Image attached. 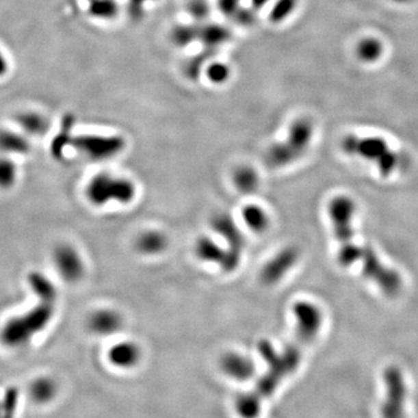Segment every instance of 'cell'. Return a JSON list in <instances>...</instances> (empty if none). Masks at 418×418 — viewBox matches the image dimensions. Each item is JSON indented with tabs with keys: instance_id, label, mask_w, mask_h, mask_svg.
Here are the masks:
<instances>
[{
	"instance_id": "2",
	"label": "cell",
	"mask_w": 418,
	"mask_h": 418,
	"mask_svg": "<svg viewBox=\"0 0 418 418\" xmlns=\"http://www.w3.org/2000/svg\"><path fill=\"white\" fill-rule=\"evenodd\" d=\"M304 348L306 346L296 338L283 349H278L269 339L258 341V353L264 361L266 371L254 384L251 391L253 394H256L263 402L265 399L272 396L283 381L299 369Z\"/></svg>"
},
{
	"instance_id": "30",
	"label": "cell",
	"mask_w": 418,
	"mask_h": 418,
	"mask_svg": "<svg viewBox=\"0 0 418 418\" xmlns=\"http://www.w3.org/2000/svg\"><path fill=\"white\" fill-rule=\"evenodd\" d=\"M3 416V406H1V403H0V418Z\"/></svg>"
},
{
	"instance_id": "3",
	"label": "cell",
	"mask_w": 418,
	"mask_h": 418,
	"mask_svg": "<svg viewBox=\"0 0 418 418\" xmlns=\"http://www.w3.org/2000/svg\"><path fill=\"white\" fill-rule=\"evenodd\" d=\"M341 149L350 156L371 161L382 178H389L400 169L401 157L387 141L379 136L349 135L341 141Z\"/></svg>"
},
{
	"instance_id": "4",
	"label": "cell",
	"mask_w": 418,
	"mask_h": 418,
	"mask_svg": "<svg viewBox=\"0 0 418 418\" xmlns=\"http://www.w3.org/2000/svg\"><path fill=\"white\" fill-rule=\"evenodd\" d=\"M138 185L128 177L109 172L98 173L86 187V198L96 207L116 204L128 206L138 196Z\"/></svg>"
},
{
	"instance_id": "23",
	"label": "cell",
	"mask_w": 418,
	"mask_h": 418,
	"mask_svg": "<svg viewBox=\"0 0 418 418\" xmlns=\"http://www.w3.org/2000/svg\"><path fill=\"white\" fill-rule=\"evenodd\" d=\"M28 281H29L31 289L34 291L40 300L48 301V302H56L57 289L49 278L43 276L42 273L33 272L28 276Z\"/></svg>"
},
{
	"instance_id": "7",
	"label": "cell",
	"mask_w": 418,
	"mask_h": 418,
	"mask_svg": "<svg viewBox=\"0 0 418 418\" xmlns=\"http://www.w3.org/2000/svg\"><path fill=\"white\" fill-rule=\"evenodd\" d=\"M193 251L198 261L205 264L214 265L226 274L236 272L242 265V253L235 252L220 238L209 235H203L196 238Z\"/></svg>"
},
{
	"instance_id": "14",
	"label": "cell",
	"mask_w": 418,
	"mask_h": 418,
	"mask_svg": "<svg viewBox=\"0 0 418 418\" xmlns=\"http://www.w3.org/2000/svg\"><path fill=\"white\" fill-rule=\"evenodd\" d=\"M220 369L228 378L246 382L253 379L257 373V366L252 358L237 351H229L222 354L219 361Z\"/></svg>"
},
{
	"instance_id": "8",
	"label": "cell",
	"mask_w": 418,
	"mask_h": 418,
	"mask_svg": "<svg viewBox=\"0 0 418 418\" xmlns=\"http://www.w3.org/2000/svg\"><path fill=\"white\" fill-rule=\"evenodd\" d=\"M296 339L308 346L322 330L324 315L319 304L309 300H296L292 304Z\"/></svg>"
},
{
	"instance_id": "18",
	"label": "cell",
	"mask_w": 418,
	"mask_h": 418,
	"mask_svg": "<svg viewBox=\"0 0 418 418\" xmlns=\"http://www.w3.org/2000/svg\"><path fill=\"white\" fill-rule=\"evenodd\" d=\"M241 219L243 226L256 235L264 234L271 226V215L266 208L259 204L251 203L243 206Z\"/></svg>"
},
{
	"instance_id": "10",
	"label": "cell",
	"mask_w": 418,
	"mask_h": 418,
	"mask_svg": "<svg viewBox=\"0 0 418 418\" xmlns=\"http://www.w3.org/2000/svg\"><path fill=\"white\" fill-rule=\"evenodd\" d=\"M300 261V251L294 246H287L278 250L265 261L259 272V279L265 286H276L296 269Z\"/></svg>"
},
{
	"instance_id": "6",
	"label": "cell",
	"mask_w": 418,
	"mask_h": 418,
	"mask_svg": "<svg viewBox=\"0 0 418 418\" xmlns=\"http://www.w3.org/2000/svg\"><path fill=\"white\" fill-rule=\"evenodd\" d=\"M314 135V128L307 120L296 121L284 142L276 143L266 155V163L272 169L292 166L307 153Z\"/></svg>"
},
{
	"instance_id": "24",
	"label": "cell",
	"mask_w": 418,
	"mask_h": 418,
	"mask_svg": "<svg viewBox=\"0 0 418 418\" xmlns=\"http://www.w3.org/2000/svg\"><path fill=\"white\" fill-rule=\"evenodd\" d=\"M263 401L252 391L243 393L235 402V409L241 418H257L261 415Z\"/></svg>"
},
{
	"instance_id": "20",
	"label": "cell",
	"mask_w": 418,
	"mask_h": 418,
	"mask_svg": "<svg viewBox=\"0 0 418 418\" xmlns=\"http://www.w3.org/2000/svg\"><path fill=\"white\" fill-rule=\"evenodd\" d=\"M233 185L238 192L244 196H250L257 192L261 186V176L252 166H238L233 173Z\"/></svg>"
},
{
	"instance_id": "22",
	"label": "cell",
	"mask_w": 418,
	"mask_h": 418,
	"mask_svg": "<svg viewBox=\"0 0 418 418\" xmlns=\"http://www.w3.org/2000/svg\"><path fill=\"white\" fill-rule=\"evenodd\" d=\"M29 141L19 131L0 129V151L4 154L23 155L29 151Z\"/></svg>"
},
{
	"instance_id": "29",
	"label": "cell",
	"mask_w": 418,
	"mask_h": 418,
	"mask_svg": "<svg viewBox=\"0 0 418 418\" xmlns=\"http://www.w3.org/2000/svg\"><path fill=\"white\" fill-rule=\"evenodd\" d=\"M394 1H397V3H401V4H402V3H409L410 0H394Z\"/></svg>"
},
{
	"instance_id": "19",
	"label": "cell",
	"mask_w": 418,
	"mask_h": 418,
	"mask_svg": "<svg viewBox=\"0 0 418 418\" xmlns=\"http://www.w3.org/2000/svg\"><path fill=\"white\" fill-rule=\"evenodd\" d=\"M58 393V384L53 378L43 376L33 380L28 388V396L38 406H47L53 402Z\"/></svg>"
},
{
	"instance_id": "28",
	"label": "cell",
	"mask_w": 418,
	"mask_h": 418,
	"mask_svg": "<svg viewBox=\"0 0 418 418\" xmlns=\"http://www.w3.org/2000/svg\"><path fill=\"white\" fill-rule=\"evenodd\" d=\"M10 73V61L3 50L0 49V78Z\"/></svg>"
},
{
	"instance_id": "11",
	"label": "cell",
	"mask_w": 418,
	"mask_h": 418,
	"mask_svg": "<svg viewBox=\"0 0 418 418\" xmlns=\"http://www.w3.org/2000/svg\"><path fill=\"white\" fill-rule=\"evenodd\" d=\"M71 146L93 161L111 159L123 150L122 138L100 135H79L73 138Z\"/></svg>"
},
{
	"instance_id": "26",
	"label": "cell",
	"mask_w": 418,
	"mask_h": 418,
	"mask_svg": "<svg viewBox=\"0 0 418 418\" xmlns=\"http://www.w3.org/2000/svg\"><path fill=\"white\" fill-rule=\"evenodd\" d=\"M68 121L62 127L61 131L58 133L57 136H55L54 141L51 143V154L55 158L63 157L66 146H71L73 136L70 135V128L68 127Z\"/></svg>"
},
{
	"instance_id": "16",
	"label": "cell",
	"mask_w": 418,
	"mask_h": 418,
	"mask_svg": "<svg viewBox=\"0 0 418 418\" xmlns=\"http://www.w3.org/2000/svg\"><path fill=\"white\" fill-rule=\"evenodd\" d=\"M143 352L136 341L123 339L112 345L108 350L107 359L112 366L119 369H133L140 364Z\"/></svg>"
},
{
	"instance_id": "9",
	"label": "cell",
	"mask_w": 418,
	"mask_h": 418,
	"mask_svg": "<svg viewBox=\"0 0 418 418\" xmlns=\"http://www.w3.org/2000/svg\"><path fill=\"white\" fill-rule=\"evenodd\" d=\"M386 395L381 406L382 418H406L407 386L402 371L395 365H391L384 371Z\"/></svg>"
},
{
	"instance_id": "12",
	"label": "cell",
	"mask_w": 418,
	"mask_h": 418,
	"mask_svg": "<svg viewBox=\"0 0 418 418\" xmlns=\"http://www.w3.org/2000/svg\"><path fill=\"white\" fill-rule=\"evenodd\" d=\"M211 229L216 237L220 238L229 249L235 252L244 253L246 236L233 215L220 211L211 219Z\"/></svg>"
},
{
	"instance_id": "5",
	"label": "cell",
	"mask_w": 418,
	"mask_h": 418,
	"mask_svg": "<svg viewBox=\"0 0 418 418\" xmlns=\"http://www.w3.org/2000/svg\"><path fill=\"white\" fill-rule=\"evenodd\" d=\"M54 313V302L40 300L39 304L31 311L6 323L0 334L1 341L10 348L26 345L35 335L39 334L49 324Z\"/></svg>"
},
{
	"instance_id": "1",
	"label": "cell",
	"mask_w": 418,
	"mask_h": 418,
	"mask_svg": "<svg viewBox=\"0 0 418 418\" xmlns=\"http://www.w3.org/2000/svg\"><path fill=\"white\" fill-rule=\"evenodd\" d=\"M328 218L337 243V261L341 267L358 265L363 276L388 298H396L403 287L402 276L380 259L369 246H358L354 235L356 204L349 196L339 194L328 203Z\"/></svg>"
},
{
	"instance_id": "25",
	"label": "cell",
	"mask_w": 418,
	"mask_h": 418,
	"mask_svg": "<svg viewBox=\"0 0 418 418\" xmlns=\"http://www.w3.org/2000/svg\"><path fill=\"white\" fill-rule=\"evenodd\" d=\"M382 51H384V46L379 40L376 39L361 40L357 47L358 57L367 63L378 61L381 57Z\"/></svg>"
},
{
	"instance_id": "21",
	"label": "cell",
	"mask_w": 418,
	"mask_h": 418,
	"mask_svg": "<svg viewBox=\"0 0 418 418\" xmlns=\"http://www.w3.org/2000/svg\"><path fill=\"white\" fill-rule=\"evenodd\" d=\"M16 121L25 133L31 136L46 134L49 128V121L42 113L34 111L21 112L16 116Z\"/></svg>"
},
{
	"instance_id": "27",
	"label": "cell",
	"mask_w": 418,
	"mask_h": 418,
	"mask_svg": "<svg viewBox=\"0 0 418 418\" xmlns=\"http://www.w3.org/2000/svg\"><path fill=\"white\" fill-rule=\"evenodd\" d=\"M16 179V166L8 157H0V187H11Z\"/></svg>"
},
{
	"instance_id": "15",
	"label": "cell",
	"mask_w": 418,
	"mask_h": 418,
	"mask_svg": "<svg viewBox=\"0 0 418 418\" xmlns=\"http://www.w3.org/2000/svg\"><path fill=\"white\" fill-rule=\"evenodd\" d=\"M88 329L100 337H111L122 330L123 315L114 308H100L93 311L88 319Z\"/></svg>"
},
{
	"instance_id": "17",
	"label": "cell",
	"mask_w": 418,
	"mask_h": 418,
	"mask_svg": "<svg viewBox=\"0 0 418 418\" xmlns=\"http://www.w3.org/2000/svg\"><path fill=\"white\" fill-rule=\"evenodd\" d=\"M169 244L168 235L159 229L141 231L134 241L135 251L146 258L159 257L166 252Z\"/></svg>"
},
{
	"instance_id": "13",
	"label": "cell",
	"mask_w": 418,
	"mask_h": 418,
	"mask_svg": "<svg viewBox=\"0 0 418 418\" xmlns=\"http://www.w3.org/2000/svg\"><path fill=\"white\" fill-rule=\"evenodd\" d=\"M54 261L57 271L64 280L77 283L84 276V259L76 248L70 244H62L55 250Z\"/></svg>"
}]
</instances>
